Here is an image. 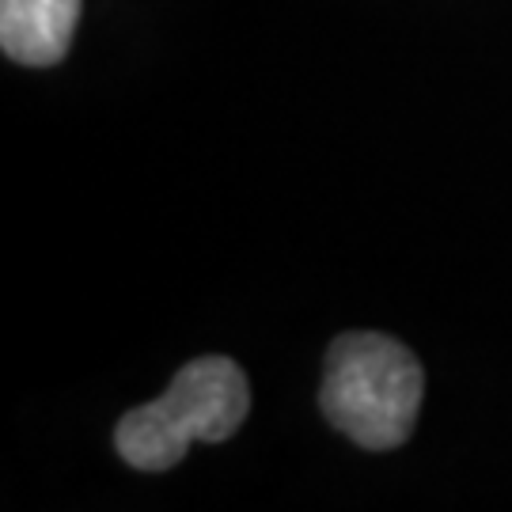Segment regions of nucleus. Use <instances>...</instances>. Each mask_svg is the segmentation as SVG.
<instances>
[{
    "label": "nucleus",
    "mask_w": 512,
    "mask_h": 512,
    "mask_svg": "<svg viewBox=\"0 0 512 512\" xmlns=\"http://www.w3.org/2000/svg\"><path fill=\"white\" fill-rule=\"evenodd\" d=\"M425 395L421 361L395 338L353 330L327 349L319 406L323 418L353 444L387 452L410 433Z\"/></svg>",
    "instance_id": "obj_1"
},
{
    "label": "nucleus",
    "mask_w": 512,
    "mask_h": 512,
    "mask_svg": "<svg viewBox=\"0 0 512 512\" xmlns=\"http://www.w3.org/2000/svg\"><path fill=\"white\" fill-rule=\"evenodd\" d=\"M251 410V387L236 361L198 357L175 372L167 391L129 410L114 429V448L137 471H171L194 440L236 437Z\"/></svg>",
    "instance_id": "obj_2"
},
{
    "label": "nucleus",
    "mask_w": 512,
    "mask_h": 512,
    "mask_svg": "<svg viewBox=\"0 0 512 512\" xmlns=\"http://www.w3.org/2000/svg\"><path fill=\"white\" fill-rule=\"evenodd\" d=\"M80 0H0V46L16 65L50 69L69 54Z\"/></svg>",
    "instance_id": "obj_3"
}]
</instances>
